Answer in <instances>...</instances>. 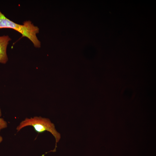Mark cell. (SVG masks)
<instances>
[{"label": "cell", "mask_w": 156, "mask_h": 156, "mask_svg": "<svg viewBox=\"0 0 156 156\" xmlns=\"http://www.w3.org/2000/svg\"><path fill=\"white\" fill-rule=\"evenodd\" d=\"M11 40L8 36H0V63L5 64L8 58L6 53L7 46Z\"/></svg>", "instance_id": "3957f363"}, {"label": "cell", "mask_w": 156, "mask_h": 156, "mask_svg": "<svg viewBox=\"0 0 156 156\" xmlns=\"http://www.w3.org/2000/svg\"><path fill=\"white\" fill-rule=\"evenodd\" d=\"M3 28L16 30L22 34V37H26L29 39L35 47H40V42L36 36L39 32V29L31 21H26L23 25L16 23L7 18L0 11V29Z\"/></svg>", "instance_id": "6da1fadb"}, {"label": "cell", "mask_w": 156, "mask_h": 156, "mask_svg": "<svg viewBox=\"0 0 156 156\" xmlns=\"http://www.w3.org/2000/svg\"><path fill=\"white\" fill-rule=\"evenodd\" d=\"M1 112L0 109V131L2 129H5L7 127V123L3 119L1 118ZM3 138L0 135V143L2 141Z\"/></svg>", "instance_id": "277c9868"}, {"label": "cell", "mask_w": 156, "mask_h": 156, "mask_svg": "<svg viewBox=\"0 0 156 156\" xmlns=\"http://www.w3.org/2000/svg\"><path fill=\"white\" fill-rule=\"evenodd\" d=\"M27 126H32L34 130L38 133H42L47 131L52 134L55 140V147L53 150L50 151L48 152L56 151L57 147V144L60 139L61 135L56 131L54 124L51 122L50 119L40 116H35L30 118H26L17 127L16 129L17 132Z\"/></svg>", "instance_id": "7a4b0ae2"}]
</instances>
